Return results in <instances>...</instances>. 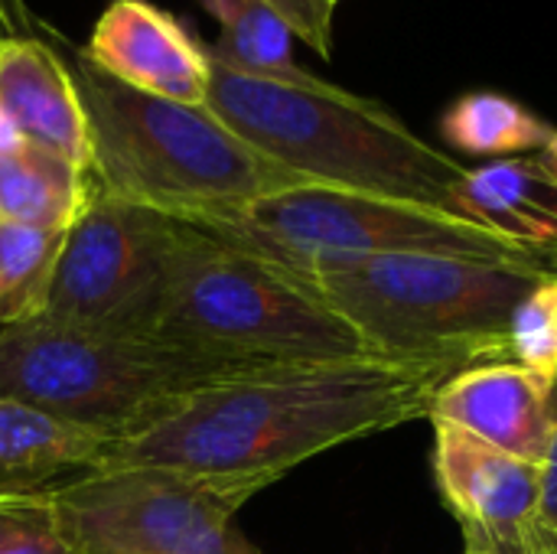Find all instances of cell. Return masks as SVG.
Listing matches in <instances>:
<instances>
[{"instance_id":"cell-1","label":"cell","mask_w":557,"mask_h":554,"mask_svg":"<svg viewBox=\"0 0 557 554\" xmlns=\"http://www.w3.org/2000/svg\"><path fill=\"white\" fill-rule=\"evenodd\" d=\"M460 369L437 356L258 366L108 444L98 467H176L271 487L317 454L428 418L437 389Z\"/></svg>"},{"instance_id":"cell-2","label":"cell","mask_w":557,"mask_h":554,"mask_svg":"<svg viewBox=\"0 0 557 554\" xmlns=\"http://www.w3.org/2000/svg\"><path fill=\"white\" fill-rule=\"evenodd\" d=\"M206 104L248 147L310 186L369 193L467 219L460 193L470 170L372 98L310 72L294 78L248 75L209 56Z\"/></svg>"},{"instance_id":"cell-3","label":"cell","mask_w":557,"mask_h":554,"mask_svg":"<svg viewBox=\"0 0 557 554\" xmlns=\"http://www.w3.org/2000/svg\"><path fill=\"white\" fill-rule=\"evenodd\" d=\"M88 124V176L104 193L193 219L307 186L228 131L209 104L137 91L85 52L65 59Z\"/></svg>"},{"instance_id":"cell-4","label":"cell","mask_w":557,"mask_h":554,"mask_svg":"<svg viewBox=\"0 0 557 554\" xmlns=\"http://www.w3.org/2000/svg\"><path fill=\"white\" fill-rule=\"evenodd\" d=\"M258 366L166 343L153 333H111L55 320L0 330V398L101 434L134 438L189 395Z\"/></svg>"},{"instance_id":"cell-5","label":"cell","mask_w":557,"mask_h":554,"mask_svg":"<svg viewBox=\"0 0 557 554\" xmlns=\"http://www.w3.org/2000/svg\"><path fill=\"white\" fill-rule=\"evenodd\" d=\"M153 336L248 366L379 356L317 291L183 219H173Z\"/></svg>"},{"instance_id":"cell-6","label":"cell","mask_w":557,"mask_h":554,"mask_svg":"<svg viewBox=\"0 0 557 554\" xmlns=\"http://www.w3.org/2000/svg\"><path fill=\"white\" fill-rule=\"evenodd\" d=\"M183 222L290 274L300 284L385 255H444L557 268L552 255L450 212L310 183Z\"/></svg>"},{"instance_id":"cell-7","label":"cell","mask_w":557,"mask_h":554,"mask_svg":"<svg viewBox=\"0 0 557 554\" xmlns=\"http://www.w3.org/2000/svg\"><path fill=\"white\" fill-rule=\"evenodd\" d=\"M557 268L444 255H385L304 281L388 359H506L522 297ZM509 362V359H506Z\"/></svg>"},{"instance_id":"cell-8","label":"cell","mask_w":557,"mask_h":554,"mask_svg":"<svg viewBox=\"0 0 557 554\" xmlns=\"http://www.w3.org/2000/svg\"><path fill=\"white\" fill-rule=\"evenodd\" d=\"M264 483L176 467H95L55 483L82 554H261L235 526Z\"/></svg>"},{"instance_id":"cell-9","label":"cell","mask_w":557,"mask_h":554,"mask_svg":"<svg viewBox=\"0 0 557 554\" xmlns=\"http://www.w3.org/2000/svg\"><path fill=\"white\" fill-rule=\"evenodd\" d=\"M170 238L173 216L117 199L88 176V199L62 235L36 317L111 333H153Z\"/></svg>"},{"instance_id":"cell-10","label":"cell","mask_w":557,"mask_h":554,"mask_svg":"<svg viewBox=\"0 0 557 554\" xmlns=\"http://www.w3.org/2000/svg\"><path fill=\"white\" fill-rule=\"evenodd\" d=\"M434 477L470 552L529 554L539 526L542 464L519 460L454 424L434 421Z\"/></svg>"},{"instance_id":"cell-11","label":"cell","mask_w":557,"mask_h":554,"mask_svg":"<svg viewBox=\"0 0 557 554\" xmlns=\"http://www.w3.org/2000/svg\"><path fill=\"white\" fill-rule=\"evenodd\" d=\"M431 421L454 424L519 460L542 464L557 418V376L516 362H476L434 395Z\"/></svg>"},{"instance_id":"cell-12","label":"cell","mask_w":557,"mask_h":554,"mask_svg":"<svg viewBox=\"0 0 557 554\" xmlns=\"http://www.w3.org/2000/svg\"><path fill=\"white\" fill-rule=\"evenodd\" d=\"M82 52L137 91L183 104H206L209 98V49L147 0H111Z\"/></svg>"},{"instance_id":"cell-13","label":"cell","mask_w":557,"mask_h":554,"mask_svg":"<svg viewBox=\"0 0 557 554\" xmlns=\"http://www.w3.org/2000/svg\"><path fill=\"white\" fill-rule=\"evenodd\" d=\"M0 114L42 150L88 170V124L65 59L23 36L0 39Z\"/></svg>"},{"instance_id":"cell-14","label":"cell","mask_w":557,"mask_h":554,"mask_svg":"<svg viewBox=\"0 0 557 554\" xmlns=\"http://www.w3.org/2000/svg\"><path fill=\"white\" fill-rule=\"evenodd\" d=\"M460 199L470 222L557 258V140L470 170Z\"/></svg>"},{"instance_id":"cell-15","label":"cell","mask_w":557,"mask_h":554,"mask_svg":"<svg viewBox=\"0 0 557 554\" xmlns=\"http://www.w3.org/2000/svg\"><path fill=\"white\" fill-rule=\"evenodd\" d=\"M104 447L101 434L0 398V493L39 490L65 470H91Z\"/></svg>"},{"instance_id":"cell-16","label":"cell","mask_w":557,"mask_h":554,"mask_svg":"<svg viewBox=\"0 0 557 554\" xmlns=\"http://www.w3.org/2000/svg\"><path fill=\"white\" fill-rule=\"evenodd\" d=\"M88 199V170L36 144L0 157V222L65 232Z\"/></svg>"},{"instance_id":"cell-17","label":"cell","mask_w":557,"mask_h":554,"mask_svg":"<svg viewBox=\"0 0 557 554\" xmlns=\"http://www.w3.org/2000/svg\"><path fill=\"white\" fill-rule=\"evenodd\" d=\"M441 131L450 147L499 160L535 153L557 140V131L548 121L496 91H470L454 101L441 121Z\"/></svg>"},{"instance_id":"cell-18","label":"cell","mask_w":557,"mask_h":554,"mask_svg":"<svg viewBox=\"0 0 557 554\" xmlns=\"http://www.w3.org/2000/svg\"><path fill=\"white\" fill-rule=\"evenodd\" d=\"M219 20V42L209 56L235 72L294 78L304 69L294 62V29L264 0H202Z\"/></svg>"},{"instance_id":"cell-19","label":"cell","mask_w":557,"mask_h":554,"mask_svg":"<svg viewBox=\"0 0 557 554\" xmlns=\"http://www.w3.org/2000/svg\"><path fill=\"white\" fill-rule=\"evenodd\" d=\"M65 232L0 222V330L39 313Z\"/></svg>"},{"instance_id":"cell-20","label":"cell","mask_w":557,"mask_h":554,"mask_svg":"<svg viewBox=\"0 0 557 554\" xmlns=\"http://www.w3.org/2000/svg\"><path fill=\"white\" fill-rule=\"evenodd\" d=\"M0 554H82L52 487L0 493Z\"/></svg>"},{"instance_id":"cell-21","label":"cell","mask_w":557,"mask_h":554,"mask_svg":"<svg viewBox=\"0 0 557 554\" xmlns=\"http://www.w3.org/2000/svg\"><path fill=\"white\" fill-rule=\"evenodd\" d=\"M506 359L557 376V271L545 274L512 310Z\"/></svg>"},{"instance_id":"cell-22","label":"cell","mask_w":557,"mask_h":554,"mask_svg":"<svg viewBox=\"0 0 557 554\" xmlns=\"http://www.w3.org/2000/svg\"><path fill=\"white\" fill-rule=\"evenodd\" d=\"M268 7H274L284 23L294 29V36H300L307 46H313L320 56L330 59L333 52V10L326 0H264Z\"/></svg>"},{"instance_id":"cell-23","label":"cell","mask_w":557,"mask_h":554,"mask_svg":"<svg viewBox=\"0 0 557 554\" xmlns=\"http://www.w3.org/2000/svg\"><path fill=\"white\" fill-rule=\"evenodd\" d=\"M539 529L557 532V418L548 454L542 460V503H539Z\"/></svg>"},{"instance_id":"cell-24","label":"cell","mask_w":557,"mask_h":554,"mask_svg":"<svg viewBox=\"0 0 557 554\" xmlns=\"http://www.w3.org/2000/svg\"><path fill=\"white\" fill-rule=\"evenodd\" d=\"M529 554H557V532L535 526V532L529 539Z\"/></svg>"},{"instance_id":"cell-25","label":"cell","mask_w":557,"mask_h":554,"mask_svg":"<svg viewBox=\"0 0 557 554\" xmlns=\"http://www.w3.org/2000/svg\"><path fill=\"white\" fill-rule=\"evenodd\" d=\"M20 144H26V140H23V137L13 131V124L0 114V157H3V153H10V150H16Z\"/></svg>"},{"instance_id":"cell-26","label":"cell","mask_w":557,"mask_h":554,"mask_svg":"<svg viewBox=\"0 0 557 554\" xmlns=\"http://www.w3.org/2000/svg\"><path fill=\"white\" fill-rule=\"evenodd\" d=\"M326 3H330V7H336V3H339V0H326Z\"/></svg>"},{"instance_id":"cell-27","label":"cell","mask_w":557,"mask_h":554,"mask_svg":"<svg viewBox=\"0 0 557 554\" xmlns=\"http://www.w3.org/2000/svg\"><path fill=\"white\" fill-rule=\"evenodd\" d=\"M467 554H480V552H467Z\"/></svg>"}]
</instances>
